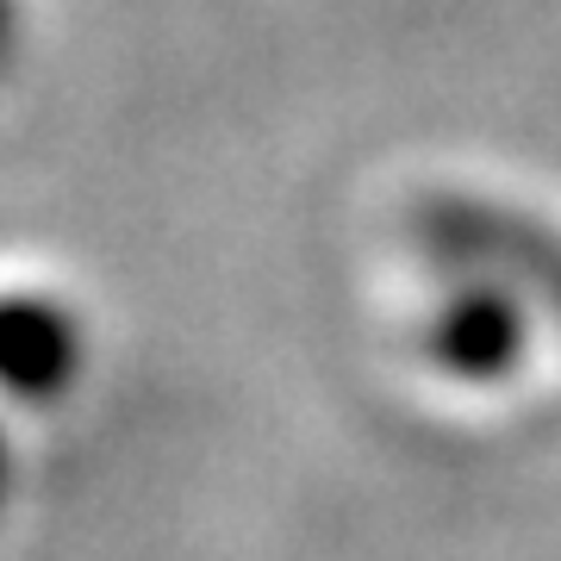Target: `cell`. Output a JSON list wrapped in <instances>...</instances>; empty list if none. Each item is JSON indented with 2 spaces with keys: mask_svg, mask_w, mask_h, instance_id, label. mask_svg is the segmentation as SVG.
I'll use <instances>...</instances> for the list:
<instances>
[{
  "mask_svg": "<svg viewBox=\"0 0 561 561\" xmlns=\"http://www.w3.org/2000/svg\"><path fill=\"white\" fill-rule=\"evenodd\" d=\"M518 350H524V324L512 294H505V275H474L431 319V356L456 381H500L518 362Z\"/></svg>",
  "mask_w": 561,
  "mask_h": 561,
  "instance_id": "7a4b0ae2",
  "label": "cell"
},
{
  "mask_svg": "<svg viewBox=\"0 0 561 561\" xmlns=\"http://www.w3.org/2000/svg\"><path fill=\"white\" fill-rule=\"evenodd\" d=\"M419 238L468 268H505L512 287H542L561 312V231H549V219L481 194H437L419 206Z\"/></svg>",
  "mask_w": 561,
  "mask_h": 561,
  "instance_id": "6da1fadb",
  "label": "cell"
},
{
  "mask_svg": "<svg viewBox=\"0 0 561 561\" xmlns=\"http://www.w3.org/2000/svg\"><path fill=\"white\" fill-rule=\"evenodd\" d=\"M69 362H76V337L44 300L0 306V381H13L20 393H50L62 387Z\"/></svg>",
  "mask_w": 561,
  "mask_h": 561,
  "instance_id": "3957f363",
  "label": "cell"
}]
</instances>
